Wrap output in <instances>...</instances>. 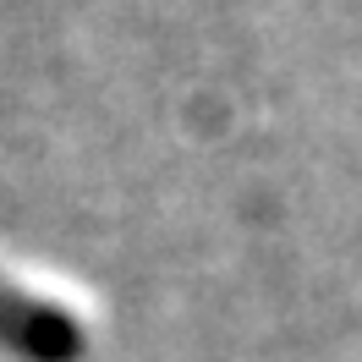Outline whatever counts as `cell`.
I'll return each mask as SVG.
<instances>
[{"instance_id": "6da1fadb", "label": "cell", "mask_w": 362, "mask_h": 362, "mask_svg": "<svg viewBox=\"0 0 362 362\" xmlns=\"http://www.w3.org/2000/svg\"><path fill=\"white\" fill-rule=\"evenodd\" d=\"M0 335L11 340L17 351L39 357V362H71L83 351V329H77L66 313L45 308L39 296L17 291L6 274H0Z\"/></svg>"}]
</instances>
